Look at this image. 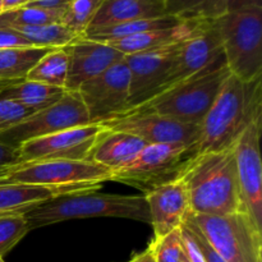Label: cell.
Returning a JSON list of instances; mask_svg holds the SVG:
<instances>
[{"instance_id":"6da1fadb","label":"cell","mask_w":262,"mask_h":262,"mask_svg":"<svg viewBox=\"0 0 262 262\" xmlns=\"http://www.w3.org/2000/svg\"><path fill=\"white\" fill-rule=\"evenodd\" d=\"M253 122H262V77L243 82L230 74L200 124V154L232 148Z\"/></svg>"},{"instance_id":"7a4b0ae2","label":"cell","mask_w":262,"mask_h":262,"mask_svg":"<svg viewBox=\"0 0 262 262\" xmlns=\"http://www.w3.org/2000/svg\"><path fill=\"white\" fill-rule=\"evenodd\" d=\"M233 147L200 154L187 169L182 181L192 214L225 215L246 210L238 186Z\"/></svg>"},{"instance_id":"3957f363","label":"cell","mask_w":262,"mask_h":262,"mask_svg":"<svg viewBox=\"0 0 262 262\" xmlns=\"http://www.w3.org/2000/svg\"><path fill=\"white\" fill-rule=\"evenodd\" d=\"M30 229L87 217H123L150 224V211L145 196H119L77 192L55 197L25 212Z\"/></svg>"},{"instance_id":"277c9868","label":"cell","mask_w":262,"mask_h":262,"mask_svg":"<svg viewBox=\"0 0 262 262\" xmlns=\"http://www.w3.org/2000/svg\"><path fill=\"white\" fill-rule=\"evenodd\" d=\"M229 76L230 71L223 56L210 68L166 90L163 94L156 95L129 112L145 110L187 124L200 125Z\"/></svg>"},{"instance_id":"5b68a950","label":"cell","mask_w":262,"mask_h":262,"mask_svg":"<svg viewBox=\"0 0 262 262\" xmlns=\"http://www.w3.org/2000/svg\"><path fill=\"white\" fill-rule=\"evenodd\" d=\"M214 20L230 74L243 82L262 77V8L228 12Z\"/></svg>"},{"instance_id":"8992f818","label":"cell","mask_w":262,"mask_h":262,"mask_svg":"<svg viewBox=\"0 0 262 262\" xmlns=\"http://www.w3.org/2000/svg\"><path fill=\"white\" fill-rule=\"evenodd\" d=\"M199 155V142L146 145L132 163L113 171L110 181L136 187L147 193L156 187L181 181Z\"/></svg>"},{"instance_id":"52a82bcc","label":"cell","mask_w":262,"mask_h":262,"mask_svg":"<svg viewBox=\"0 0 262 262\" xmlns=\"http://www.w3.org/2000/svg\"><path fill=\"white\" fill-rule=\"evenodd\" d=\"M189 216L227 262H262V230L246 210L225 215Z\"/></svg>"},{"instance_id":"ba28073f","label":"cell","mask_w":262,"mask_h":262,"mask_svg":"<svg viewBox=\"0 0 262 262\" xmlns=\"http://www.w3.org/2000/svg\"><path fill=\"white\" fill-rule=\"evenodd\" d=\"M112 170L91 160L20 161L0 166V184L64 186L102 183L110 181Z\"/></svg>"},{"instance_id":"9c48e42d","label":"cell","mask_w":262,"mask_h":262,"mask_svg":"<svg viewBox=\"0 0 262 262\" xmlns=\"http://www.w3.org/2000/svg\"><path fill=\"white\" fill-rule=\"evenodd\" d=\"M89 114L77 91H66L56 102L37 110L0 135V142L17 148L27 141L89 125Z\"/></svg>"},{"instance_id":"30bf717a","label":"cell","mask_w":262,"mask_h":262,"mask_svg":"<svg viewBox=\"0 0 262 262\" xmlns=\"http://www.w3.org/2000/svg\"><path fill=\"white\" fill-rule=\"evenodd\" d=\"M77 92L86 107L90 124H101L123 114L129 100V69L124 59L84 82Z\"/></svg>"},{"instance_id":"8fae6325","label":"cell","mask_w":262,"mask_h":262,"mask_svg":"<svg viewBox=\"0 0 262 262\" xmlns=\"http://www.w3.org/2000/svg\"><path fill=\"white\" fill-rule=\"evenodd\" d=\"M102 128L113 132H124L155 143H194L199 142L200 125L187 124L165 115L145 110H133L105 120Z\"/></svg>"},{"instance_id":"7c38bea8","label":"cell","mask_w":262,"mask_h":262,"mask_svg":"<svg viewBox=\"0 0 262 262\" xmlns=\"http://www.w3.org/2000/svg\"><path fill=\"white\" fill-rule=\"evenodd\" d=\"M105 132L100 124H89L27 141L18 146V161L89 160L92 148Z\"/></svg>"},{"instance_id":"4fadbf2b","label":"cell","mask_w":262,"mask_h":262,"mask_svg":"<svg viewBox=\"0 0 262 262\" xmlns=\"http://www.w3.org/2000/svg\"><path fill=\"white\" fill-rule=\"evenodd\" d=\"M261 130L262 122L251 123L233 148L243 206L262 230Z\"/></svg>"},{"instance_id":"5bb4252c","label":"cell","mask_w":262,"mask_h":262,"mask_svg":"<svg viewBox=\"0 0 262 262\" xmlns=\"http://www.w3.org/2000/svg\"><path fill=\"white\" fill-rule=\"evenodd\" d=\"M223 56L222 40L211 19L201 32L182 43L155 96L210 68Z\"/></svg>"},{"instance_id":"9a60e30c","label":"cell","mask_w":262,"mask_h":262,"mask_svg":"<svg viewBox=\"0 0 262 262\" xmlns=\"http://www.w3.org/2000/svg\"><path fill=\"white\" fill-rule=\"evenodd\" d=\"M182 43L124 56L129 69V100L124 113L155 96Z\"/></svg>"},{"instance_id":"2e32d148","label":"cell","mask_w":262,"mask_h":262,"mask_svg":"<svg viewBox=\"0 0 262 262\" xmlns=\"http://www.w3.org/2000/svg\"><path fill=\"white\" fill-rule=\"evenodd\" d=\"M69 54L66 91H78L84 82L104 73L124 59V54L107 43L78 37L64 46Z\"/></svg>"},{"instance_id":"e0dca14e","label":"cell","mask_w":262,"mask_h":262,"mask_svg":"<svg viewBox=\"0 0 262 262\" xmlns=\"http://www.w3.org/2000/svg\"><path fill=\"white\" fill-rule=\"evenodd\" d=\"M147 201L155 239L181 228L189 214V200L183 181L156 187L143 194Z\"/></svg>"},{"instance_id":"ac0fdd59","label":"cell","mask_w":262,"mask_h":262,"mask_svg":"<svg viewBox=\"0 0 262 262\" xmlns=\"http://www.w3.org/2000/svg\"><path fill=\"white\" fill-rule=\"evenodd\" d=\"M102 183H78L64 186L0 184V215L25 214L45 201L77 192L96 191Z\"/></svg>"},{"instance_id":"d6986e66","label":"cell","mask_w":262,"mask_h":262,"mask_svg":"<svg viewBox=\"0 0 262 262\" xmlns=\"http://www.w3.org/2000/svg\"><path fill=\"white\" fill-rule=\"evenodd\" d=\"M209 20L211 19L182 20L179 25L174 26V27L146 31V32L129 36V37H124L122 40L112 41V42H107V45L113 46L124 55L156 50V49L166 48V46L176 45V43L189 40L197 33L201 32L206 27Z\"/></svg>"},{"instance_id":"ffe728a7","label":"cell","mask_w":262,"mask_h":262,"mask_svg":"<svg viewBox=\"0 0 262 262\" xmlns=\"http://www.w3.org/2000/svg\"><path fill=\"white\" fill-rule=\"evenodd\" d=\"M147 143L136 136L124 132L106 130L96 142L89 160L117 171L132 163Z\"/></svg>"},{"instance_id":"44dd1931","label":"cell","mask_w":262,"mask_h":262,"mask_svg":"<svg viewBox=\"0 0 262 262\" xmlns=\"http://www.w3.org/2000/svg\"><path fill=\"white\" fill-rule=\"evenodd\" d=\"M163 15H168L165 0H105L87 30Z\"/></svg>"},{"instance_id":"7402d4cb","label":"cell","mask_w":262,"mask_h":262,"mask_svg":"<svg viewBox=\"0 0 262 262\" xmlns=\"http://www.w3.org/2000/svg\"><path fill=\"white\" fill-rule=\"evenodd\" d=\"M64 94L66 89L61 87H53L22 79L4 84V87L0 90V99L10 100L22 105L26 109L37 112L58 101Z\"/></svg>"},{"instance_id":"603a6c76","label":"cell","mask_w":262,"mask_h":262,"mask_svg":"<svg viewBox=\"0 0 262 262\" xmlns=\"http://www.w3.org/2000/svg\"><path fill=\"white\" fill-rule=\"evenodd\" d=\"M183 19L173 17V15H163L158 18H145V19H135L129 22L118 23V25L106 26V27L87 30L82 37L87 40L99 41V42H112V41L122 40L124 37L146 32V31L169 28L179 25Z\"/></svg>"},{"instance_id":"cb8c5ba5","label":"cell","mask_w":262,"mask_h":262,"mask_svg":"<svg viewBox=\"0 0 262 262\" xmlns=\"http://www.w3.org/2000/svg\"><path fill=\"white\" fill-rule=\"evenodd\" d=\"M50 50L35 46L0 50V82L10 83L26 79L33 66Z\"/></svg>"},{"instance_id":"d4e9b609","label":"cell","mask_w":262,"mask_h":262,"mask_svg":"<svg viewBox=\"0 0 262 262\" xmlns=\"http://www.w3.org/2000/svg\"><path fill=\"white\" fill-rule=\"evenodd\" d=\"M69 68V54L66 48L51 49L33 68L28 72L26 79L53 87L66 89Z\"/></svg>"},{"instance_id":"484cf974","label":"cell","mask_w":262,"mask_h":262,"mask_svg":"<svg viewBox=\"0 0 262 262\" xmlns=\"http://www.w3.org/2000/svg\"><path fill=\"white\" fill-rule=\"evenodd\" d=\"M66 7L46 9L37 7H23L0 14V28H18L30 26L63 23Z\"/></svg>"},{"instance_id":"4316f807","label":"cell","mask_w":262,"mask_h":262,"mask_svg":"<svg viewBox=\"0 0 262 262\" xmlns=\"http://www.w3.org/2000/svg\"><path fill=\"white\" fill-rule=\"evenodd\" d=\"M19 32L28 42L35 48L59 49L69 45L81 36L64 26L63 23H53V25L30 26V27L12 28Z\"/></svg>"},{"instance_id":"83f0119b","label":"cell","mask_w":262,"mask_h":262,"mask_svg":"<svg viewBox=\"0 0 262 262\" xmlns=\"http://www.w3.org/2000/svg\"><path fill=\"white\" fill-rule=\"evenodd\" d=\"M227 0H165V13L183 20L216 19L227 13Z\"/></svg>"},{"instance_id":"f1b7e54d","label":"cell","mask_w":262,"mask_h":262,"mask_svg":"<svg viewBox=\"0 0 262 262\" xmlns=\"http://www.w3.org/2000/svg\"><path fill=\"white\" fill-rule=\"evenodd\" d=\"M105 0H72L66 5L63 25L82 36Z\"/></svg>"},{"instance_id":"f546056e","label":"cell","mask_w":262,"mask_h":262,"mask_svg":"<svg viewBox=\"0 0 262 262\" xmlns=\"http://www.w3.org/2000/svg\"><path fill=\"white\" fill-rule=\"evenodd\" d=\"M30 230L23 214L0 215V257L7 255Z\"/></svg>"},{"instance_id":"4dcf8cb0","label":"cell","mask_w":262,"mask_h":262,"mask_svg":"<svg viewBox=\"0 0 262 262\" xmlns=\"http://www.w3.org/2000/svg\"><path fill=\"white\" fill-rule=\"evenodd\" d=\"M155 262H183L184 251L181 228L151 243Z\"/></svg>"},{"instance_id":"1f68e13d","label":"cell","mask_w":262,"mask_h":262,"mask_svg":"<svg viewBox=\"0 0 262 262\" xmlns=\"http://www.w3.org/2000/svg\"><path fill=\"white\" fill-rule=\"evenodd\" d=\"M32 113L35 112L26 109L17 102L0 99V135L9 130Z\"/></svg>"},{"instance_id":"d6a6232c","label":"cell","mask_w":262,"mask_h":262,"mask_svg":"<svg viewBox=\"0 0 262 262\" xmlns=\"http://www.w3.org/2000/svg\"><path fill=\"white\" fill-rule=\"evenodd\" d=\"M183 223L189 228V230H191L192 235H193L194 241H196L197 246H199L200 251H201L202 257H204L205 262H227L224 258L222 257V256L219 255V253L216 252V251L214 250V248L211 247V246H210V243L207 242L206 238L202 235V233L200 232L199 228L196 227V224L193 223V220L191 219L189 214L187 215V217L184 219Z\"/></svg>"},{"instance_id":"836d02e7","label":"cell","mask_w":262,"mask_h":262,"mask_svg":"<svg viewBox=\"0 0 262 262\" xmlns=\"http://www.w3.org/2000/svg\"><path fill=\"white\" fill-rule=\"evenodd\" d=\"M19 48H32V45L15 30L0 28V50Z\"/></svg>"},{"instance_id":"e575fe53","label":"cell","mask_w":262,"mask_h":262,"mask_svg":"<svg viewBox=\"0 0 262 262\" xmlns=\"http://www.w3.org/2000/svg\"><path fill=\"white\" fill-rule=\"evenodd\" d=\"M18 161L17 150L12 146H8L5 143L0 142V166L10 165Z\"/></svg>"},{"instance_id":"d590c367","label":"cell","mask_w":262,"mask_h":262,"mask_svg":"<svg viewBox=\"0 0 262 262\" xmlns=\"http://www.w3.org/2000/svg\"><path fill=\"white\" fill-rule=\"evenodd\" d=\"M225 7H227V13L246 9V8H262V0H227Z\"/></svg>"},{"instance_id":"8d00e7d4","label":"cell","mask_w":262,"mask_h":262,"mask_svg":"<svg viewBox=\"0 0 262 262\" xmlns=\"http://www.w3.org/2000/svg\"><path fill=\"white\" fill-rule=\"evenodd\" d=\"M72 0H32L27 7L46 8V9H54V8H63Z\"/></svg>"},{"instance_id":"74e56055","label":"cell","mask_w":262,"mask_h":262,"mask_svg":"<svg viewBox=\"0 0 262 262\" xmlns=\"http://www.w3.org/2000/svg\"><path fill=\"white\" fill-rule=\"evenodd\" d=\"M31 2L32 0H3V7H4V12H9L18 8L27 7Z\"/></svg>"},{"instance_id":"f35d334b","label":"cell","mask_w":262,"mask_h":262,"mask_svg":"<svg viewBox=\"0 0 262 262\" xmlns=\"http://www.w3.org/2000/svg\"><path fill=\"white\" fill-rule=\"evenodd\" d=\"M128 262H155V257H154V252L151 246H148L147 250L136 255L132 260H129Z\"/></svg>"},{"instance_id":"ab89813d","label":"cell","mask_w":262,"mask_h":262,"mask_svg":"<svg viewBox=\"0 0 262 262\" xmlns=\"http://www.w3.org/2000/svg\"><path fill=\"white\" fill-rule=\"evenodd\" d=\"M4 13V7H3V0H0V14Z\"/></svg>"},{"instance_id":"60d3db41","label":"cell","mask_w":262,"mask_h":262,"mask_svg":"<svg viewBox=\"0 0 262 262\" xmlns=\"http://www.w3.org/2000/svg\"><path fill=\"white\" fill-rule=\"evenodd\" d=\"M4 84H7V82H0V90H2L3 87H4Z\"/></svg>"},{"instance_id":"b9f144b4","label":"cell","mask_w":262,"mask_h":262,"mask_svg":"<svg viewBox=\"0 0 262 262\" xmlns=\"http://www.w3.org/2000/svg\"><path fill=\"white\" fill-rule=\"evenodd\" d=\"M183 262H189V261L187 260V258H186V256H184V260H183Z\"/></svg>"},{"instance_id":"7bdbcfd3","label":"cell","mask_w":262,"mask_h":262,"mask_svg":"<svg viewBox=\"0 0 262 262\" xmlns=\"http://www.w3.org/2000/svg\"><path fill=\"white\" fill-rule=\"evenodd\" d=\"M0 262H4V260H3V257H0Z\"/></svg>"}]
</instances>
